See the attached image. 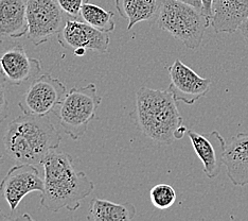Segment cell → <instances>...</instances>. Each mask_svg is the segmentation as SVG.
<instances>
[{"mask_svg": "<svg viewBox=\"0 0 248 221\" xmlns=\"http://www.w3.org/2000/svg\"><path fill=\"white\" fill-rule=\"evenodd\" d=\"M176 100L170 90L140 87L136 93L132 117L135 126L157 144L171 145L188 131Z\"/></svg>", "mask_w": 248, "mask_h": 221, "instance_id": "7a4b0ae2", "label": "cell"}, {"mask_svg": "<svg viewBox=\"0 0 248 221\" xmlns=\"http://www.w3.org/2000/svg\"><path fill=\"white\" fill-rule=\"evenodd\" d=\"M239 30L242 33V36H243V38H244V41L246 43V46L248 47V18L243 22V24L240 26Z\"/></svg>", "mask_w": 248, "mask_h": 221, "instance_id": "603a6c76", "label": "cell"}, {"mask_svg": "<svg viewBox=\"0 0 248 221\" xmlns=\"http://www.w3.org/2000/svg\"><path fill=\"white\" fill-rule=\"evenodd\" d=\"M59 43L66 49L76 50L84 48L87 51H94L99 53L108 52L110 37L108 33L102 32L85 21L77 19L66 20L62 31L58 34Z\"/></svg>", "mask_w": 248, "mask_h": 221, "instance_id": "30bf717a", "label": "cell"}, {"mask_svg": "<svg viewBox=\"0 0 248 221\" xmlns=\"http://www.w3.org/2000/svg\"><path fill=\"white\" fill-rule=\"evenodd\" d=\"M28 38L34 46L48 42L63 29L64 11L55 0H26Z\"/></svg>", "mask_w": 248, "mask_h": 221, "instance_id": "8992f818", "label": "cell"}, {"mask_svg": "<svg viewBox=\"0 0 248 221\" xmlns=\"http://www.w3.org/2000/svg\"><path fill=\"white\" fill-rule=\"evenodd\" d=\"M44 191V179L32 164H18L11 168L0 183V192L7 201L11 213L30 192Z\"/></svg>", "mask_w": 248, "mask_h": 221, "instance_id": "ba28073f", "label": "cell"}, {"mask_svg": "<svg viewBox=\"0 0 248 221\" xmlns=\"http://www.w3.org/2000/svg\"><path fill=\"white\" fill-rule=\"evenodd\" d=\"M62 136L46 116L24 114L9 123L3 136L5 153L18 164H42L58 150Z\"/></svg>", "mask_w": 248, "mask_h": 221, "instance_id": "3957f363", "label": "cell"}, {"mask_svg": "<svg viewBox=\"0 0 248 221\" xmlns=\"http://www.w3.org/2000/svg\"><path fill=\"white\" fill-rule=\"evenodd\" d=\"M248 18V0H213L211 26L216 33L232 34Z\"/></svg>", "mask_w": 248, "mask_h": 221, "instance_id": "4fadbf2b", "label": "cell"}, {"mask_svg": "<svg viewBox=\"0 0 248 221\" xmlns=\"http://www.w3.org/2000/svg\"><path fill=\"white\" fill-rule=\"evenodd\" d=\"M60 8L66 14L71 17H77L80 15L81 9L84 4V0H55Z\"/></svg>", "mask_w": 248, "mask_h": 221, "instance_id": "ffe728a7", "label": "cell"}, {"mask_svg": "<svg viewBox=\"0 0 248 221\" xmlns=\"http://www.w3.org/2000/svg\"><path fill=\"white\" fill-rule=\"evenodd\" d=\"M2 161H3V157H2V154H1V152H0V166H1V164H2Z\"/></svg>", "mask_w": 248, "mask_h": 221, "instance_id": "484cf974", "label": "cell"}, {"mask_svg": "<svg viewBox=\"0 0 248 221\" xmlns=\"http://www.w3.org/2000/svg\"><path fill=\"white\" fill-rule=\"evenodd\" d=\"M151 202L158 209H168L176 201V192L169 184H157L150 191Z\"/></svg>", "mask_w": 248, "mask_h": 221, "instance_id": "d6986e66", "label": "cell"}, {"mask_svg": "<svg viewBox=\"0 0 248 221\" xmlns=\"http://www.w3.org/2000/svg\"><path fill=\"white\" fill-rule=\"evenodd\" d=\"M5 81L3 76L0 73V123L3 122L8 118L9 111V102L5 95Z\"/></svg>", "mask_w": 248, "mask_h": 221, "instance_id": "44dd1931", "label": "cell"}, {"mask_svg": "<svg viewBox=\"0 0 248 221\" xmlns=\"http://www.w3.org/2000/svg\"><path fill=\"white\" fill-rule=\"evenodd\" d=\"M193 149L204 166V172L209 179H216L224 165V156L227 143L217 131L197 133L187 131Z\"/></svg>", "mask_w": 248, "mask_h": 221, "instance_id": "8fae6325", "label": "cell"}, {"mask_svg": "<svg viewBox=\"0 0 248 221\" xmlns=\"http://www.w3.org/2000/svg\"><path fill=\"white\" fill-rule=\"evenodd\" d=\"M202 13L209 17V18H211L213 0H202Z\"/></svg>", "mask_w": 248, "mask_h": 221, "instance_id": "7402d4cb", "label": "cell"}, {"mask_svg": "<svg viewBox=\"0 0 248 221\" xmlns=\"http://www.w3.org/2000/svg\"><path fill=\"white\" fill-rule=\"evenodd\" d=\"M28 29L26 0H0V35L19 38Z\"/></svg>", "mask_w": 248, "mask_h": 221, "instance_id": "9a60e30c", "label": "cell"}, {"mask_svg": "<svg viewBox=\"0 0 248 221\" xmlns=\"http://www.w3.org/2000/svg\"><path fill=\"white\" fill-rule=\"evenodd\" d=\"M136 212L131 202L118 204L93 198L90 201L88 218L93 221H129L136 216Z\"/></svg>", "mask_w": 248, "mask_h": 221, "instance_id": "e0dca14e", "label": "cell"}, {"mask_svg": "<svg viewBox=\"0 0 248 221\" xmlns=\"http://www.w3.org/2000/svg\"><path fill=\"white\" fill-rule=\"evenodd\" d=\"M168 71L171 80L168 89L173 94L176 101L190 105L194 104L210 89V79L199 76L192 68L178 59L168 68Z\"/></svg>", "mask_w": 248, "mask_h": 221, "instance_id": "9c48e42d", "label": "cell"}, {"mask_svg": "<svg viewBox=\"0 0 248 221\" xmlns=\"http://www.w3.org/2000/svg\"><path fill=\"white\" fill-rule=\"evenodd\" d=\"M101 102L102 98L93 83L71 88L55 112L61 128L71 139H80L97 115Z\"/></svg>", "mask_w": 248, "mask_h": 221, "instance_id": "5b68a950", "label": "cell"}, {"mask_svg": "<svg viewBox=\"0 0 248 221\" xmlns=\"http://www.w3.org/2000/svg\"><path fill=\"white\" fill-rule=\"evenodd\" d=\"M156 21L159 29L192 50L201 47L204 34L211 25V18L202 11L179 0H163Z\"/></svg>", "mask_w": 248, "mask_h": 221, "instance_id": "277c9868", "label": "cell"}, {"mask_svg": "<svg viewBox=\"0 0 248 221\" xmlns=\"http://www.w3.org/2000/svg\"><path fill=\"white\" fill-rule=\"evenodd\" d=\"M163 0H116L118 12L127 19V30L140 21L157 19Z\"/></svg>", "mask_w": 248, "mask_h": 221, "instance_id": "2e32d148", "label": "cell"}, {"mask_svg": "<svg viewBox=\"0 0 248 221\" xmlns=\"http://www.w3.org/2000/svg\"><path fill=\"white\" fill-rule=\"evenodd\" d=\"M87 52V50H85L84 48H78L76 50H73V53H75V55L77 56H83L85 55Z\"/></svg>", "mask_w": 248, "mask_h": 221, "instance_id": "d4e9b609", "label": "cell"}, {"mask_svg": "<svg viewBox=\"0 0 248 221\" xmlns=\"http://www.w3.org/2000/svg\"><path fill=\"white\" fill-rule=\"evenodd\" d=\"M227 177L235 186L248 185V134L238 133L230 139L224 156Z\"/></svg>", "mask_w": 248, "mask_h": 221, "instance_id": "5bb4252c", "label": "cell"}, {"mask_svg": "<svg viewBox=\"0 0 248 221\" xmlns=\"http://www.w3.org/2000/svg\"><path fill=\"white\" fill-rule=\"evenodd\" d=\"M80 15L86 24L100 31L109 33L115 30L116 24L114 20V13L105 11L99 5L84 2Z\"/></svg>", "mask_w": 248, "mask_h": 221, "instance_id": "ac0fdd59", "label": "cell"}, {"mask_svg": "<svg viewBox=\"0 0 248 221\" xmlns=\"http://www.w3.org/2000/svg\"><path fill=\"white\" fill-rule=\"evenodd\" d=\"M66 96V86L48 73L33 81L22 96L18 106L24 114L47 116L54 111Z\"/></svg>", "mask_w": 248, "mask_h": 221, "instance_id": "52a82bcc", "label": "cell"}, {"mask_svg": "<svg viewBox=\"0 0 248 221\" xmlns=\"http://www.w3.org/2000/svg\"><path fill=\"white\" fill-rule=\"evenodd\" d=\"M179 1H183V2H186V3H188V4H191V5H193L194 8L202 11V0H179Z\"/></svg>", "mask_w": 248, "mask_h": 221, "instance_id": "cb8c5ba5", "label": "cell"}, {"mask_svg": "<svg viewBox=\"0 0 248 221\" xmlns=\"http://www.w3.org/2000/svg\"><path fill=\"white\" fill-rule=\"evenodd\" d=\"M44 167V191L41 206L50 212L67 208L75 212L81 201L92 194L94 184L85 172L76 171L72 156L66 152L53 150L42 162Z\"/></svg>", "mask_w": 248, "mask_h": 221, "instance_id": "6da1fadb", "label": "cell"}, {"mask_svg": "<svg viewBox=\"0 0 248 221\" xmlns=\"http://www.w3.org/2000/svg\"><path fill=\"white\" fill-rule=\"evenodd\" d=\"M0 70L5 81L19 86L34 80L42 70V63L28 55L25 48L17 45L0 55Z\"/></svg>", "mask_w": 248, "mask_h": 221, "instance_id": "7c38bea8", "label": "cell"}]
</instances>
